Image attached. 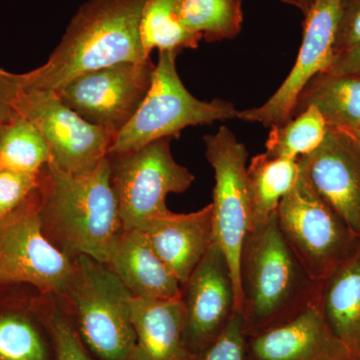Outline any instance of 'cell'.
Masks as SVG:
<instances>
[{
    "label": "cell",
    "mask_w": 360,
    "mask_h": 360,
    "mask_svg": "<svg viewBox=\"0 0 360 360\" xmlns=\"http://www.w3.org/2000/svg\"><path fill=\"white\" fill-rule=\"evenodd\" d=\"M40 215L44 233L66 255L108 264L123 227L108 156L82 174L49 162L39 174Z\"/></svg>",
    "instance_id": "6da1fadb"
},
{
    "label": "cell",
    "mask_w": 360,
    "mask_h": 360,
    "mask_svg": "<svg viewBox=\"0 0 360 360\" xmlns=\"http://www.w3.org/2000/svg\"><path fill=\"white\" fill-rule=\"evenodd\" d=\"M146 0H87L44 65L20 75L21 89L56 90L84 73L146 60L139 22Z\"/></svg>",
    "instance_id": "7a4b0ae2"
},
{
    "label": "cell",
    "mask_w": 360,
    "mask_h": 360,
    "mask_svg": "<svg viewBox=\"0 0 360 360\" xmlns=\"http://www.w3.org/2000/svg\"><path fill=\"white\" fill-rule=\"evenodd\" d=\"M239 314L246 338L295 319L316 302L319 284L284 241L276 217L252 227L239 259Z\"/></svg>",
    "instance_id": "3957f363"
},
{
    "label": "cell",
    "mask_w": 360,
    "mask_h": 360,
    "mask_svg": "<svg viewBox=\"0 0 360 360\" xmlns=\"http://www.w3.org/2000/svg\"><path fill=\"white\" fill-rule=\"evenodd\" d=\"M179 54L160 52L143 103L113 139L108 155L129 153L158 139H176L186 127L236 118L233 103L219 98L200 101L186 89L176 70Z\"/></svg>",
    "instance_id": "277c9868"
},
{
    "label": "cell",
    "mask_w": 360,
    "mask_h": 360,
    "mask_svg": "<svg viewBox=\"0 0 360 360\" xmlns=\"http://www.w3.org/2000/svg\"><path fill=\"white\" fill-rule=\"evenodd\" d=\"M276 220L284 241L316 283L326 281L360 246L359 236L322 200L302 169L281 200Z\"/></svg>",
    "instance_id": "5b68a950"
},
{
    "label": "cell",
    "mask_w": 360,
    "mask_h": 360,
    "mask_svg": "<svg viewBox=\"0 0 360 360\" xmlns=\"http://www.w3.org/2000/svg\"><path fill=\"white\" fill-rule=\"evenodd\" d=\"M73 262L68 293L85 340L104 360H131L136 341L131 293L108 265L85 255L75 257Z\"/></svg>",
    "instance_id": "8992f818"
},
{
    "label": "cell",
    "mask_w": 360,
    "mask_h": 360,
    "mask_svg": "<svg viewBox=\"0 0 360 360\" xmlns=\"http://www.w3.org/2000/svg\"><path fill=\"white\" fill-rule=\"evenodd\" d=\"M172 141L158 139L129 153L108 155L124 229H141L149 219L169 212L168 194L184 193L193 184L195 176L172 156Z\"/></svg>",
    "instance_id": "52a82bcc"
},
{
    "label": "cell",
    "mask_w": 360,
    "mask_h": 360,
    "mask_svg": "<svg viewBox=\"0 0 360 360\" xmlns=\"http://www.w3.org/2000/svg\"><path fill=\"white\" fill-rule=\"evenodd\" d=\"M75 269V262L44 233L37 187L0 220V284H30L44 293L68 292Z\"/></svg>",
    "instance_id": "ba28073f"
},
{
    "label": "cell",
    "mask_w": 360,
    "mask_h": 360,
    "mask_svg": "<svg viewBox=\"0 0 360 360\" xmlns=\"http://www.w3.org/2000/svg\"><path fill=\"white\" fill-rule=\"evenodd\" d=\"M205 156L214 172L212 219L213 241L224 251L236 297L241 304L239 259L243 241L251 227V202L248 179V151L229 127L203 137Z\"/></svg>",
    "instance_id": "9c48e42d"
},
{
    "label": "cell",
    "mask_w": 360,
    "mask_h": 360,
    "mask_svg": "<svg viewBox=\"0 0 360 360\" xmlns=\"http://www.w3.org/2000/svg\"><path fill=\"white\" fill-rule=\"evenodd\" d=\"M155 70L151 58L125 61L78 75L56 94L80 117L115 139L141 108Z\"/></svg>",
    "instance_id": "30bf717a"
},
{
    "label": "cell",
    "mask_w": 360,
    "mask_h": 360,
    "mask_svg": "<svg viewBox=\"0 0 360 360\" xmlns=\"http://www.w3.org/2000/svg\"><path fill=\"white\" fill-rule=\"evenodd\" d=\"M15 110L37 127L49 148V162L63 172H89L108 155L112 135L80 117L56 91L21 89Z\"/></svg>",
    "instance_id": "8fae6325"
},
{
    "label": "cell",
    "mask_w": 360,
    "mask_h": 360,
    "mask_svg": "<svg viewBox=\"0 0 360 360\" xmlns=\"http://www.w3.org/2000/svg\"><path fill=\"white\" fill-rule=\"evenodd\" d=\"M340 0H319L303 22L302 46L283 84L269 101L258 108L238 111L236 118L262 123L265 127H281L292 120L298 96L310 80L328 70L333 58V44Z\"/></svg>",
    "instance_id": "7c38bea8"
},
{
    "label": "cell",
    "mask_w": 360,
    "mask_h": 360,
    "mask_svg": "<svg viewBox=\"0 0 360 360\" xmlns=\"http://www.w3.org/2000/svg\"><path fill=\"white\" fill-rule=\"evenodd\" d=\"M181 297L186 314L184 348L189 355L198 354L221 335L236 311L229 262L214 241L182 285Z\"/></svg>",
    "instance_id": "4fadbf2b"
},
{
    "label": "cell",
    "mask_w": 360,
    "mask_h": 360,
    "mask_svg": "<svg viewBox=\"0 0 360 360\" xmlns=\"http://www.w3.org/2000/svg\"><path fill=\"white\" fill-rule=\"evenodd\" d=\"M314 191L360 238V143L345 130L328 127L316 150L298 158Z\"/></svg>",
    "instance_id": "5bb4252c"
},
{
    "label": "cell",
    "mask_w": 360,
    "mask_h": 360,
    "mask_svg": "<svg viewBox=\"0 0 360 360\" xmlns=\"http://www.w3.org/2000/svg\"><path fill=\"white\" fill-rule=\"evenodd\" d=\"M316 303L295 319L246 338L245 360H352Z\"/></svg>",
    "instance_id": "9a60e30c"
},
{
    "label": "cell",
    "mask_w": 360,
    "mask_h": 360,
    "mask_svg": "<svg viewBox=\"0 0 360 360\" xmlns=\"http://www.w3.org/2000/svg\"><path fill=\"white\" fill-rule=\"evenodd\" d=\"M141 231L156 255L184 285L213 243L212 205L198 212H168L146 222Z\"/></svg>",
    "instance_id": "2e32d148"
},
{
    "label": "cell",
    "mask_w": 360,
    "mask_h": 360,
    "mask_svg": "<svg viewBox=\"0 0 360 360\" xmlns=\"http://www.w3.org/2000/svg\"><path fill=\"white\" fill-rule=\"evenodd\" d=\"M186 307L182 297L131 300L135 347L131 360H184Z\"/></svg>",
    "instance_id": "e0dca14e"
},
{
    "label": "cell",
    "mask_w": 360,
    "mask_h": 360,
    "mask_svg": "<svg viewBox=\"0 0 360 360\" xmlns=\"http://www.w3.org/2000/svg\"><path fill=\"white\" fill-rule=\"evenodd\" d=\"M134 297H181L182 286L139 229H124L106 264Z\"/></svg>",
    "instance_id": "ac0fdd59"
},
{
    "label": "cell",
    "mask_w": 360,
    "mask_h": 360,
    "mask_svg": "<svg viewBox=\"0 0 360 360\" xmlns=\"http://www.w3.org/2000/svg\"><path fill=\"white\" fill-rule=\"evenodd\" d=\"M315 303L352 359H360V246L330 276L319 283Z\"/></svg>",
    "instance_id": "d6986e66"
},
{
    "label": "cell",
    "mask_w": 360,
    "mask_h": 360,
    "mask_svg": "<svg viewBox=\"0 0 360 360\" xmlns=\"http://www.w3.org/2000/svg\"><path fill=\"white\" fill-rule=\"evenodd\" d=\"M309 106L321 112L328 127L360 129V77L322 71L300 92L292 118Z\"/></svg>",
    "instance_id": "ffe728a7"
},
{
    "label": "cell",
    "mask_w": 360,
    "mask_h": 360,
    "mask_svg": "<svg viewBox=\"0 0 360 360\" xmlns=\"http://www.w3.org/2000/svg\"><path fill=\"white\" fill-rule=\"evenodd\" d=\"M298 160L270 158L266 153L251 158L248 165L251 202V227L276 217L281 200L300 177Z\"/></svg>",
    "instance_id": "44dd1931"
},
{
    "label": "cell",
    "mask_w": 360,
    "mask_h": 360,
    "mask_svg": "<svg viewBox=\"0 0 360 360\" xmlns=\"http://www.w3.org/2000/svg\"><path fill=\"white\" fill-rule=\"evenodd\" d=\"M139 37L146 58L155 49L181 52L195 49L202 37L191 32L182 21L179 0H146L139 22Z\"/></svg>",
    "instance_id": "7402d4cb"
},
{
    "label": "cell",
    "mask_w": 360,
    "mask_h": 360,
    "mask_svg": "<svg viewBox=\"0 0 360 360\" xmlns=\"http://www.w3.org/2000/svg\"><path fill=\"white\" fill-rule=\"evenodd\" d=\"M49 160L44 136L25 116L16 112L0 129V167L37 174Z\"/></svg>",
    "instance_id": "603a6c76"
},
{
    "label": "cell",
    "mask_w": 360,
    "mask_h": 360,
    "mask_svg": "<svg viewBox=\"0 0 360 360\" xmlns=\"http://www.w3.org/2000/svg\"><path fill=\"white\" fill-rule=\"evenodd\" d=\"M182 21L207 42L233 39L243 23L241 0H179Z\"/></svg>",
    "instance_id": "cb8c5ba5"
},
{
    "label": "cell",
    "mask_w": 360,
    "mask_h": 360,
    "mask_svg": "<svg viewBox=\"0 0 360 360\" xmlns=\"http://www.w3.org/2000/svg\"><path fill=\"white\" fill-rule=\"evenodd\" d=\"M328 123L314 106H309L290 122L272 127L265 143V153L270 158L297 160L309 155L321 146Z\"/></svg>",
    "instance_id": "d4e9b609"
},
{
    "label": "cell",
    "mask_w": 360,
    "mask_h": 360,
    "mask_svg": "<svg viewBox=\"0 0 360 360\" xmlns=\"http://www.w3.org/2000/svg\"><path fill=\"white\" fill-rule=\"evenodd\" d=\"M0 360H46L44 341L23 310L0 309Z\"/></svg>",
    "instance_id": "484cf974"
},
{
    "label": "cell",
    "mask_w": 360,
    "mask_h": 360,
    "mask_svg": "<svg viewBox=\"0 0 360 360\" xmlns=\"http://www.w3.org/2000/svg\"><path fill=\"white\" fill-rule=\"evenodd\" d=\"M246 335L241 314L234 312L221 335L210 347L184 360H245Z\"/></svg>",
    "instance_id": "4316f807"
},
{
    "label": "cell",
    "mask_w": 360,
    "mask_h": 360,
    "mask_svg": "<svg viewBox=\"0 0 360 360\" xmlns=\"http://www.w3.org/2000/svg\"><path fill=\"white\" fill-rule=\"evenodd\" d=\"M39 174L0 167V220L16 210L39 187Z\"/></svg>",
    "instance_id": "83f0119b"
},
{
    "label": "cell",
    "mask_w": 360,
    "mask_h": 360,
    "mask_svg": "<svg viewBox=\"0 0 360 360\" xmlns=\"http://www.w3.org/2000/svg\"><path fill=\"white\" fill-rule=\"evenodd\" d=\"M360 45V0H340L333 56Z\"/></svg>",
    "instance_id": "f1b7e54d"
},
{
    "label": "cell",
    "mask_w": 360,
    "mask_h": 360,
    "mask_svg": "<svg viewBox=\"0 0 360 360\" xmlns=\"http://www.w3.org/2000/svg\"><path fill=\"white\" fill-rule=\"evenodd\" d=\"M52 335L56 345V360H90L70 323L60 316L52 317Z\"/></svg>",
    "instance_id": "f546056e"
},
{
    "label": "cell",
    "mask_w": 360,
    "mask_h": 360,
    "mask_svg": "<svg viewBox=\"0 0 360 360\" xmlns=\"http://www.w3.org/2000/svg\"><path fill=\"white\" fill-rule=\"evenodd\" d=\"M20 90V75L0 68V129L18 112L15 101Z\"/></svg>",
    "instance_id": "4dcf8cb0"
},
{
    "label": "cell",
    "mask_w": 360,
    "mask_h": 360,
    "mask_svg": "<svg viewBox=\"0 0 360 360\" xmlns=\"http://www.w3.org/2000/svg\"><path fill=\"white\" fill-rule=\"evenodd\" d=\"M326 71L335 75L360 77V45L336 56Z\"/></svg>",
    "instance_id": "1f68e13d"
},
{
    "label": "cell",
    "mask_w": 360,
    "mask_h": 360,
    "mask_svg": "<svg viewBox=\"0 0 360 360\" xmlns=\"http://www.w3.org/2000/svg\"><path fill=\"white\" fill-rule=\"evenodd\" d=\"M281 1L300 9L305 18V16L309 15L319 0H281Z\"/></svg>",
    "instance_id": "d6a6232c"
},
{
    "label": "cell",
    "mask_w": 360,
    "mask_h": 360,
    "mask_svg": "<svg viewBox=\"0 0 360 360\" xmlns=\"http://www.w3.org/2000/svg\"><path fill=\"white\" fill-rule=\"evenodd\" d=\"M348 132H349V134H352V135H354L355 139H356L357 141H359V143H360V129L354 130V131H348Z\"/></svg>",
    "instance_id": "836d02e7"
},
{
    "label": "cell",
    "mask_w": 360,
    "mask_h": 360,
    "mask_svg": "<svg viewBox=\"0 0 360 360\" xmlns=\"http://www.w3.org/2000/svg\"><path fill=\"white\" fill-rule=\"evenodd\" d=\"M352 360H360V359H352Z\"/></svg>",
    "instance_id": "e575fe53"
}]
</instances>
